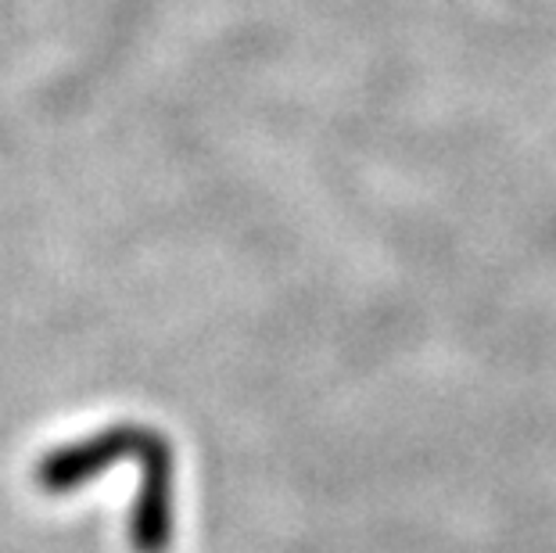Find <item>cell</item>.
<instances>
[{"label":"cell","instance_id":"1","mask_svg":"<svg viewBox=\"0 0 556 553\" xmlns=\"http://www.w3.org/2000/svg\"><path fill=\"white\" fill-rule=\"evenodd\" d=\"M140 489L129 511V546L134 553H169L176 532V461L173 442L148 428L140 445Z\"/></svg>","mask_w":556,"mask_h":553},{"label":"cell","instance_id":"2","mask_svg":"<svg viewBox=\"0 0 556 553\" xmlns=\"http://www.w3.org/2000/svg\"><path fill=\"white\" fill-rule=\"evenodd\" d=\"M144 425H112V428H101L87 435L79 442H68V445H58V450L43 453L33 478H37L40 492L47 497H68L83 486H90L93 478L104 475L109 467H115L126 456L140 453L144 445Z\"/></svg>","mask_w":556,"mask_h":553}]
</instances>
